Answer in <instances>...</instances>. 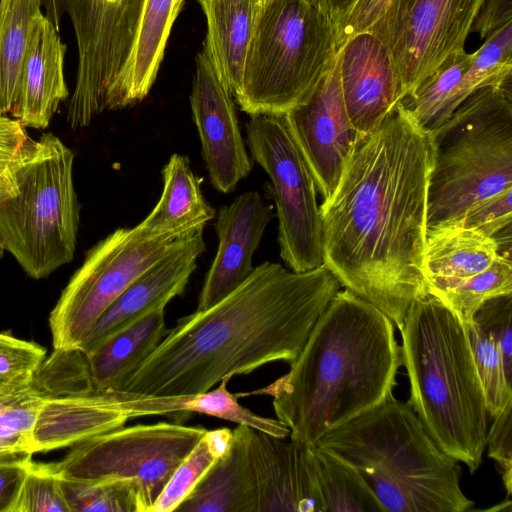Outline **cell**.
Masks as SVG:
<instances>
[{
  "mask_svg": "<svg viewBox=\"0 0 512 512\" xmlns=\"http://www.w3.org/2000/svg\"><path fill=\"white\" fill-rule=\"evenodd\" d=\"M433 161L431 134L398 102L359 138L320 206L323 264L399 330L413 302L429 294L424 249Z\"/></svg>",
  "mask_w": 512,
  "mask_h": 512,
  "instance_id": "cell-1",
  "label": "cell"
},
{
  "mask_svg": "<svg viewBox=\"0 0 512 512\" xmlns=\"http://www.w3.org/2000/svg\"><path fill=\"white\" fill-rule=\"evenodd\" d=\"M340 288L324 264L294 272L264 262L213 306L178 319L117 391L199 394L226 376L291 365Z\"/></svg>",
  "mask_w": 512,
  "mask_h": 512,
  "instance_id": "cell-2",
  "label": "cell"
},
{
  "mask_svg": "<svg viewBox=\"0 0 512 512\" xmlns=\"http://www.w3.org/2000/svg\"><path fill=\"white\" fill-rule=\"evenodd\" d=\"M401 365L391 319L345 289L317 320L288 373L236 396H271L290 439L315 445L392 394Z\"/></svg>",
  "mask_w": 512,
  "mask_h": 512,
  "instance_id": "cell-3",
  "label": "cell"
},
{
  "mask_svg": "<svg viewBox=\"0 0 512 512\" xmlns=\"http://www.w3.org/2000/svg\"><path fill=\"white\" fill-rule=\"evenodd\" d=\"M400 332L408 404L443 452L474 473L490 416L464 325L428 294L410 306Z\"/></svg>",
  "mask_w": 512,
  "mask_h": 512,
  "instance_id": "cell-4",
  "label": "cell"
},
{
  "mask_svg": "<svg viewBox=\"0 0 512 512\" xmlns=\"http://www.w3.org/2000/svg\"><path fill=\"white\" fill-rule=\"evenodd\" d=\"M349 461L386 511L464 512L458 461L426 431L408 402L393 393L325 433L315 444Z\"/></svg>",
  "mask_w": 512,
  "mask_h": 512,
  "instance_id": "cell-5",
  "label": "cell"
},
{
  "mask_svg": "<svg viewBox=\"0 0 512 512\" xmlns=\"http://www.w3.org/2000/svg\"><path fill=\"white\" fill-rule=\"evenodd\" d=\"M430 134L427 229L454 223L473 204L512 188V86L475 91Z\"/></svg>",
  "mask_w": 512,
  "mask_h": 512,
  "instance_id": "cell-6",
  "label": "cell"
},
{
  "mask_svg": "<svg viewBox=\"0 0 512 512\" xmlns=\"http://www.w3.org/2000/svg\"><path fill=\"white\" fill-rule=\"evenodd\" d=\"M330 19L309 0L261 3L235 96L250 116L284 115L311 94L336 60Z\"/></svg>",
  "mask_w": 512,
  "mask_h": 512,
  "instance_id": "cell-7",
  "label": "cell"
},
{
  "mask_svg": "<svg viewBox=\"0 0 512 512\" xmlns=\"http://www.w3.org/2000/svg\"><path fill=\"white\" fill-rule=\"evenodd\" d=\"M73 163L68 146L42 134L14 173L16 190L0 200V250L34 279L73 259L80 222Z\"/></svg>",
  "mask_w": 512,
  "mask_h": 512,
  "instance_id": "cell-8",
  "label": "cell"
},
{
  "mask_svg": "<svg viewBox=\"0 0 512 512\" xmlns=\"http://www.w3.org/2000/svg\"><path fill=\"white\" fill-rule=\"evenodd\" d=\"M207 429L175 422L121 426L72 446L51 464L60 479L133 486L142 512L150 509L168 480Z\"/></svg>",
  "mask_w": 512,
  "mask_h": 512,
  "instance_id": "cell-9",
  "label": "cell"
},
{
  "mask_svg": "<svg viewBox=\"0 0 512 512\" xmlns=\"http://www.w3.org/2000/svg\"><path fill=\"white\" fill-rule=\"evenodd\" d=\"M195 233L145 236L134 227L118 228L95 244L50 313L54 349H79L104 311L143 273Z\"/></svg>",
  "mask_w": 512,
  "mask_h": 512,
  "instance_id": "cell-10",
  "label": "cell"
},
{
  "mask_svg": "<svg viewBox=\"0 0 512 512\" xmlns=\"http://www.w3.org/2000/svg\"><path fill=\"white\" fill-rule=\"evenodd\" d=\"M245 130L252 158L270 178L282 260L294 272L319 267L323 242L318 191L284 115L251 116Z\"/></svg>",
  "mask_w": 512,
  "mask_h": 512,
  "instance_id": "cell-11",
  "label": "cell"
},
{
  "mask_svg": "<svg viewBox=\"0 0 512 512\" xmlns=\"http://www.w3.org/2000/svg\"><path fill=\"white\" fill-rule=\"evenodd\" d=\"M284 117L311 170L318 193L323 201L329 200L361 137L345 108L337 55L307 99Z\"/></svg>",
  "mask_w": 512,
  "mask_h": 512,
  "instance_id": "cell-12",
  "label": "cell"
},
{
  "mask_svg": "<svg viewBox=\"0 0 512 512\" xmlns=\"http://www.w3.org/2000/svg\"><path fill=\"white\" fill-rule=\"evenodd\" d=\"M484 0H414L390 48L402 98L464 44ZM401 98V99H402Z\"/></svg>",
  "mask_w": 512,
  "mask_h": 512,
  "instance_id": "cell-13",
  "label": "cell"
},
{
  "mask_svg": "<svg viewBox=\"0 0 512 512\" xmlns=\"http://www.w3.org/2000/svg\"><path fill=\"white\" fill-rule=\"evenodd\" d=\"M190 104L211 184L217 191L230 193L251 172L253 164L232 94L202 52L196 56Z\"/></svg>",
  "mask_w": 512,
  "mask_h": 512,
  "instance_id": "cell-14",
  "label": "cell"
},
{
  "mask_svg": "<svg viewBox=\"0 0 512 512\" xmlns=\"http://www.w3.org/2000/svg\"><path fill=\"white\" fill-rule=\"evenodd\" d=\"M340 85L348 117L362 137L376 130L402 98V88L389 47L364 31L337 50Z\"/></svg>",
  "mask_w": 512,
  "mask_h": 512,
  "instance_id": "cell-15",
  "label": "cell"
},
{
  "mask_svg": "<svg viewBox=\"0 0 512 512\" xmlns=\"http://www.w3.org/2000/svg\"><path fill=\"white\" fill-rule=\"evenodd\" d=\"M273 217L257 191L238 195L222 206L214 228L218 247L199 294L196 310H205L239 287L252 273V259Z\"/></svg>",
  "mask_w": 512,
  "mask_h": 512,
  "instance_id": "cell-16",
  "label": "cell"
},
{
  "mask_svg": "<svg viewBox=\"0 0 512 512\" xmlns=\"http://www.w3.org/2000/svg\"><path fill=\"white\" fill-rule=\"evenodd\" d=\"M203 231L191 236L135 280L99 317L80 346L85 354L183 294L205 251Z\"/></svg>",
  "mask_w": 512,
  "mask_h": 512,
  "instance_id": "cell-17",
  "label": "cell"
},
{
  "mask_svg": "<svg viewBox=\"0 0 512 512\" xmlns=\"http://www.w3.org/2000/svg\"><path fill=\"white\" fill-rule=\"evenodd\" d=\"M311 447L254 430L258 512H320Z\"/></svg>",
  "mask_w": 512,
  "mask_h": 512,
  "instance_id": "cell-18",
  "label": "cell"
},
{
  "mask_svg": "<svg viewBox=\"0 0 512 512\" xmlns=\"http://www.w3.org/2000/svg\"><path fill=\"white\" fill-rule=\"evenodd\" d=\"M67 46L52 22L39 14L31 27L11 115L26 128L48 127L69 96L64 76Z\"/></svg>",
  "mask_w": 512,
  "mask_h": 512,
  "instance_id": "cell-19",
  "label": "cell"
},
{
  "mask_svg": "<svg viewBox=\"0 0 512 512\" xmlns=\"http://www.w3.org/2000/svg\"><path fill=\"white\" fill-rule=\"evenodd\" d=\"M231 378L224 377L213 390L191 395H143L117 390L100 393L110 407L119 410L128 419L163 415L183 424L193 413H198L286 438L290 430L285 424L278 419L259 416L238 402V397L227 387Z\"/></svg>",
  "mask_w": 512,
  "mask_h": 512,
  "instance_id": "cell-20",
  "label": "cell"
},
{
  "mask_svg": "<svg viewBox=\"0 0 512 512\" xmlns=\"http://www.w3.org/2000/svg\"><path fill=\"white\" fill-rule=\"evenodd\" d=\"M255 429L238 424L228 451L209 468L178 512H258V483L251 452Z\"/></svg>",
  "mask_w": 512,
  "mask_h": 512,
  "instance_id": "cell-21",
  "label": "cell"
},
{
  "mask_svg": "<svg viewBox=\"0 0 512 512\" xmlns=\"http://www.w3.org/2000/svg\"><path fill=\"white\" fill-rule=\"evenodd\" d=\"M183 0H143L128 58L107 100V110L141 102L156 80L173 23Z\"/></svg>",
  "mask_w": 512,
  "mask_h": 512,
  "instance_id": "cell-22",
  "label": "cell"
},
{
  "mask_svg": "<svg viewBox=\"0 0 512 512\" xmlns=\"http://www.w3.org/2000/svg\"><path fill=\"white\" fill-rule=\"evenodd\" d=\"M129 419L110 407L100 392L43 398L36 415L32 455L74 446L124 426Z\"/></svg>",
  "mask_w": 512,
  "mask_h": 512,
  "instance_id": "cell-23",
  "label": "cell"
},
{
  "mask_svg": "<svg viewBox=\"0 0 512 512\" xmlns=\"http://www.w3.org/2000/svg\"><path fill=\"white\" fill-rule=\"evenodd\" d=\"M207 21L202 53L232 96L239 92L260 0H198Z\"/></svg>",
  "mask_w": 512,
  "mask_h": 512,
  "instance_id": "cell-24",
  "label": "cell"
},
{
  "mask_svg": "<svg viewBox=\"0 0 512 512\" xmlns=\"http://www.w3.org/2000/svg\"><path fill=\"white\" fill-rule=\"evenodd\" d=\"M163 190L151 212L134 228L145 236L203 231L214 219L215 209L201 191L202 179L193 172L189 158L172 154L162 170Z\"/></svg>",
  "mask_w": 512,
  "mask_h": 512,
  "instance_id": "cell-25",
  "label": "cell"
},
{
  "mask_svg": "<svg viewBox=\"0 0 512 512\" xmlns=\"http://www.w3.org/2000/svg\"><path fill=\"white\" fill-rule=\"evenodd\" d=\"M167 331L165 308H159L85 354L94 392L118 390L155 350Z\"/></svg>",
  "mask_w": 512,
  "mask_h": 512,
  "instance_id": "cell-26",
  "label": "cell"
},
{
  "mask_svg": "<svg viewBox=\"0 0 512 512\" xmlns=\"http://www.w3.org/2000/svg\"><path fill=\"white\" fill-rule=\"evenodd\" d=\"M499 255L496 240L472 228L444 224L426 231L424 270L427 280L471 277L490 267Z\"/></svg>",
  "mask_w": 512,
  "mask_h": 512,
  "instance_id": "cell-27",
  "label": "cell"
},
{
  "mask_svg": "<svg viewBox=\"0 0 512 512\" xmlns=\"http://www.w3.org/2000/svg\"><path fill=\"white\" fill-rule=\"evenodd\" d=\"M320 512H384L357 469L334 451L312 445Z\"/></svg>",
  "mask_w": 512,
  "mask_h": 512,
  "instance_id": "cell-28",
  "label": "cell"
},
{
  "mask_svg": "<svg viewBox=\"0 0 512 512\" xmlns=\"http://www.w3.org/2000/svg\"><path fill=\"white\" fill-rule=\"evenodd\" d=\"M470 63L464 49L451 53L399 101L423 130L432 133L456 110L458 87Z\"/></svg>",
  "mask_w": 512,
  "mask_h": 512,
  "instance_id": "cell-29",
  "label": "cell"
},
{
  "mask_svg": "<svg viewBox=\"0 0 512 512\" xmlns=\"http://www.w3.org/2000/svg\"><path fill=\"white\" fill-rule=\"evenodd\" d=\"M40 0H0V115L11 113L31 27Z\"/></svg>",
  "mask_w": 512,
  "mask_h": 512,
  "instance_id": "cell-30",
  "label": "cell"
},
{
  "mask_svg": "<svg viewBox=\"0 0 512 512\" xmlns=\"http://www.w3.org/2000/svg\"><path fill=\"white\" fill-rule=\"evenodd\" d=\"M429 294L447 306L462 324L473 321L478 308L487 300L512 294L511 258L499 255L486 270L456 280H428Z\"/></svg>",
  "mask_w": 512,
  "mask_h": 512,
  "instance_id": "cell-31",
  "label": "cell"
},
{
  "mask_svg": "<svg viewBox=\"0 0 512 512\" xmlns=\"http://www.w3.org/2000/svg\"><path fill=\"white\" fill-rule=\"evenodd\" d=\"M489 86H512V21L488 35L471 54L470 66L458 87L457 106L475 91Z\"/></svg>",
  "mask_w": 512,
  "mask_h": 512,
  "instance_id": "cell-32",
  "label": "cell"
},
{
  "mask_svg": "<svg viewBox=\"0 0 512 512\" xmlns=\"http://www.w3.org/2000/svg\"><path fill=\"white\" fill-rule=\"evenodd\" d=\"M43 398L32 383L0 393V461L32 457V432Z\"/></svg>",
  "mask_w": 512,
  "mask_h": 512,
  "instance_id": "cell-33",
  "label": "cell"
},
{
  "mask_svg": "<svg viewBox=\"0 0 512 512\" xmlns=\"http://www.w3.org/2000/svg\"><path fill=\"white\" fill-rule=\"evenodd\" d=\"M414 0H358L335 28L338 48L351 36L369 31L389 49L398 37Z\"/></svg>",
  "mask_w": 512,
  "mask_h": 512,
  "instance_id": "cell-34",
  "label": "cell"
},
{
  "mask_svg": "<svg viewBox=\"0 0 512 512\" xmlns=\"http://www.w3.org/2000/svg\"><path fill=\"white\" fill-rule=\"evenodd\" d=\"M463 325L482 385L486 408L490 418H494L512 402V381L506 376L499 349L490 334L474 321Z\"/></svg>",
  "mask_w": 512,
  "mask_h": 512,
  "instance_id": "cell-35",
  "label": "cell"
},
{
  "mask_svg": "<svg viewBox=\"0 0 512 512\" xmlns=\"http://www.w3.org/2000/svg\"><path fill=\"white\" fill-rule=\"evenodd\" d=\"M32 385L44 398L94 392L86 355L80 349H54L36 371Z\"/></svg>",
  "mask_w": 512,
  "mask_h": 512,
  "instance_id": "cell-36",
  "label": "cell"
},
{
  "mask_svg": "<svg viewBox=\"0 0 512 512\" xmlns=\"http://www.w3.org/2000/svg\"><path fill=\"white\" fill-rule=\"evenodd\" d=\"M60 482L70 512H142L135 488L127 483Z\"/></svg>",
  "mask_w": 512,
  "mask_h": 512,
  "instance_id": "cell-37",
  "label": "cell"
},
{
  "mask_svg": "<svg viewBox=\"0 0 512 512\" xmlns=\"http://www.w3.org/2000/svg\"><path fill=\"white\" fill-rule=\"evenodd\" d=\"M217 459L203 435L176 468L150 512L176 511Z\"/></svg>",
  "mask_w": 512,
  "mask_h": 512,
  "instance_id": "cell-38",
  "label": "cell"
},
{
  "mask_svg": "<svg viewBox=\"0 0 512 512\" xmlns=\"http://www.w3.org/2000/svg\"><path fill=\"white\" fill-rule=\"evenodd\" d=\"M45 355L42 346L0 332V393L30 385Z\"/></svg>",
  "mask_w": 512,
  "mask_h": 512,
  "instance_id": "cell-39",
  "label": "cell"
},
{
  "mask_svg": "<svg viewBox=\"0 0 512 512\" xmlns=\"http://www.w3.org/2000/svg\"><path fill=\"white\" fill-rule=\"evenodd\" d=\"M16 512H70L51 464L31 462Z\"/></svg>",
  "mask_w": 512,
  "mask_h": 512,
  "instance_id": "cell-40",
  "label": "cell"
},
{
  "mask_svg": "<svg viewBox=\"0 0 512 512\" xmlns=\"http://www.w3.org/2000/svg\"><path fill=\"white\" fill-rule=\"evenodd\" d=\"M473 321L495 341L506 376L512 381V294L485 301L476 311Z\"/></svg>",
  "mask_w": 512,
  "mask_h": 512,
  "instance_id": "cell-41",
  "label": "cell"
},
{
  "mask_svg": "<svg viewBox=\"0 0 512 512\" xmlns=\"http://www.w3.org/2000/svg\"><path fill=\"white\" fill-rule=\"evenodd\" d=\"M512 188L470 206L454 223L475 229L487 236L510 230L512 222Z\"/></svg>",
  "mask_w": 512,
  "mask_h": 512,
  "instance_id": "cell-42",
  "label": "cell"
},
{
  "mask_svg": "<svg viewBox=\"0 0 512 512\" xmlns=\"http://www.w3.org/2000/svg\"><path fill=\"white\" fill-rule=\"evenodd\" d=\"M33 139L16 118L0 115V181L14 183V173L26 157Z\"/></svg>",
  "mask_w": 512,
  "mask_h": 512,
  "instance_id": "cell-43",
  "label": "cell"
},
{
  "mask_svg": "<svg viewBox=\"0 0 512 512\" xmlns=\"http://www.w3.org/2000/svg\"><path fill=\"white\" fill-rule=\"evenodd\" d=\"M512 402L496 417L488 429V456L499 465L508 496L512 492Z\"/></svg>",
  "mask_w": 512,
  "mask_h": 512,
  "instance_id": "cell-44",
  "label": "cell"
},
{
  "mask_svg": "<svg viewBox=\"0 0 512 512\" xmlns=\"http://www.w3.org/2000/svg\"><path fill=\"white\" fill-rule=\"evenodd\" d=\"M32 457L0 461V512H16Z\"/></svg>",
  "mask_w": 512,
  "mask_h": 512,
  "instance_id": "cell-45",
  "label": "cell"
},
{
  "mask_svg": "<svg viewBox=\"0 0 512 512\" xmlns=\"http://www.w3.org/2000/svg\"><path fill=\"white\" fill-rule=\"evenodd\" d=\"M512 21V0H484L471 32L485 38Z\"/></svg>",
  "mask_w": 512,
  "mask_h": 512,
  "instance_id": "cell-46",
  "label": "cell"
},
{
  "mask_svg": "<svg viewBox=\"0 0 512 512\" xmlns=\"http://www.w3.org/2000/svg\"><path fill=\"white\" fill-rule=\"evenodd\" d=\"M338 26L349 14L358 0H309Z\"/></svg>",
  "mask_w": 512,
  "mask_h": 512,
  "instance_id": "cell-47",
  "label": "cell"
},
{
  "mask_svg": "<svg viewBox=\"0 0 512 512\" xmlns=\"http://www.w3.org/2000/svg\"><path fill=\"white\" fill-rule=\"evenodd\" d=\"M233 432L229 428L206 430L204 438L210 449L218 457H222L229 449Z\"/></svg>",
  "mask_w": 512,
  "mask_h": 512,
  "instance_id": "cell-48",
  "label": "cell"
},
{
  "mask_svg": "<svg viewBox=\"0 0 512 512\" xmlns=\"http://www.w3.org/2000/svg\"><path fill=\"white\" fill-rule=\"evenodd\" d=\"M16 190L15 185H10L0 181V200L8 195H11Z\"/></svg>",
  "mask_w": 512,
  "mask_h": 512,
  "instance_id": "cell-49",
  "label": "cell"
},
{
  "mask_svg": "<svg viewBox=\"0 0 512 512\" xmlns=\"http://www.w3.org/2000/svg\"><path fill=\"white\" fill-rule=\"evenodd\" d=\"M260 1H261V3H263V2L268 1V0H260Z\"/></svg>",
  "mask_w": 512,
  "mask_h": 512,
  "instance_id": "cell-50",
  "label": "cell"
}]
</instances>
